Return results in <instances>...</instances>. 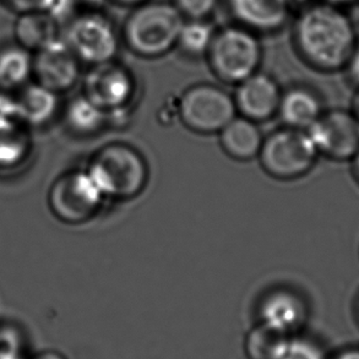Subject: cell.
<instances>
[{
  "label": "cell",
  "mask_w": 359,
  "mask_h": 359,
  "mask_svg": "<svg viewBox=\"0 0 359 359\" xmlns=\"http://www.w3.org/2000/svg\"><path fill=\"white\" fill-rule=\"evenodd\" d=\"M326 3H329V4L336 5V6H344V5H350L353 4L355 1H358V0H324Z\"/></svg>",
  "instance_id": "d6a6232c"
},
{
  "label": "cell",
  "mask_w": 359,
  "mask_h": 359,
  "mask_svg": "<svg viewBox=\"0 0 359 359\" xmlns=\"http://www.w3.org/2000/svg\"><path fill=\"white\" fill-rule=\"evenodd\" d=\"M185 18L172 1H150L134 6L123 27V41L142 58H160L177 47Z\"/></svg>",
  "instance_id": "7a4b0ae2"
},
{
  "label": "cell",
  "mask_w": 359,
  "mask_h": 359,
  "mask_svg": "<svg viewBox=\"0 0 359 359\" xmlns=\"http://www.w3.org/2000/svg\"><path fill=\"white\" fill-rule=\"evenodd\" d=\"M81 64L63 39H58L34 53L32 81L62 96L80 81Z\"/></svg>",
  "instance_id": "8fae6325"
},
{
  "label": "cell",
  "mask_w": 359,
  "mask_h": 359,
  "mask_svg": "<svg viewBox=\"0 0 359 359\" xmlns=\"http://www.w3.org/2000/svg\"><path fill=\"white\" fill-rule=\"evenodd\" d=\"M172 3L185 19H208L216 9L219 0H173Z\"/></svg>",
  "instance_id": "4316f807"
},
{
  "label": "cell",
  "mask_w": 359,
  "mask_h": 359,
  "mask_svg": "<svg viewBox=\"0 0 359 359\" xmlns=\"http://www.w3.org/2000/svg\"><path fill=\"white\" fill-rule=\"evenodd\" d=\"M62 116L65 128L79 137L95 136L109 126L108 113L83 93L64 106Z\"/></svg>",
  "instance_id": "ffe728a7"
},
{
  "label": "cell",
  "mask_w": 359,
  "mask_h": 359,
  "mask_svg": "<svg viewBox=\"0 0 359 359\" xmlns=\"http://www.w3.org/2000/svg\"><path fill=\"white\" fill-rule=\"evenodd\" d=\"M293 41L299 57L324 73L345 70L359 43L350 16L326 1L303 8L294 22Z\"/></svg>",
  "instance_id": "6da1fadb"
},
{
  "label": "cell",
  "mask_w": 359,
  "mask_h": 359,
  "mask_svg": "<svg viewBox=\"0 0 359 359\" xmlns=\"http://www.w3.org/2000/svg\"><path fill=\"white\" fill-rule=\"evenodd\" d=\"M216 29L208 19H185L177 47L190 58H204L212 43Z\"/></svg>",
  "instance_id": "603a6c76"
},
{
  "label": "cell",
  "mask_w": 359,
  "mask_h": 359,
  "mask_svg": "<svg viewBox=\"0 0 359 359\" xmlns=\"http://www.w3.org/2000/svg\"><path fill=\"white\" fill-rule=\"evenodd\" d=\"M259 316L262 324L278 329L288 335H298L308 323L309 308L296 292L281 288L272 291L262 299Z\"/></svg>",
  "instance_id": "4fadbf2b"
},
{
  "label": "cell",
  "mask_w": 359,
  "mask_h": 359,
  "mask_svg": "<svg viewBox=\"0 0 359 359\" xmlns=\"http://www.w3.org/2000/svg\"><path fill=\"white\" fill-rule=\"evenodd\" d=\"M27 359H68L63 353H60L58 351L47 350L39 352L36 355L29 357Z\"/></svg>",
  "instance_id": "4dcf8cb0"
},
{
  "label": "cell",
  "mask_w": 359,
  "mask_h": 359,
  "mask_svg": "<svg viewBox=\"0 0 359 359\" xmlns=\"http://www.w3.org/2000/svg\"><path fill=\"white\" fill-rule=\"evenodd\" d=\"M83 95L103 108L109 126L126 119L136 96V81L130 70L116 60L93 65L83 80Z\"/></svg>",
  "instance_id": "9c48e42d"
},
{
  "label": "cell",
  "mask_w": 359,
  "mask_h": 359,
  "mask_svg": "<svg viewBox=\"0 0 359 359\" xmlns=\"http://www.w3.org/2000/svg\"><path fill=\"white\" fill-rule=\"evenodd\" d=\"M14 96L18 119L32 130L49 126L62 114L60 95L34 81L20 88Z\"/></svg>",
  "instance_id": "9a60e30c"
},
{
  "label": "cell",
  "mask_w": 359,
  "mask_h": 359,
  "mask_svg": "<svg viewBox=\"0 0 359 359\" xmlns=\"http://www.w3.org/2000/svg\"><path fill=\"white\" fill-rule=\"evenodd\" d=\"M14 36L16 44L31 53L62 39L58 20L46 11L19 14L15 21Z\"/></svg>",
  "instance_id": "e0dca14e"
},
{
  "label": "cell",
  "mask_w": 359,
  "mask_h": 359,
  "mask_svg": "<svg viewBox=\"0 0 359 359\" xmlns=\"http://www.w3.org/2000/svg\"><path fill=\"white\" fill-rule=\"evenodd\" d=\"M319 156L306 130L285 126L264 137L257 158L272 178L294 180L308 175Z\"/></svg>",
  "instance_id": "5b68a950"
},
{
  "label": "cell",
  "mask_w": 359,
  "mask_h": 359,
  "mask_svg": "<svg viewBox=\"0 0 359 359\" xmlns=\"http://www.w3.org/2000/svg\"><path fill=\"white\" fill-rule=\"evenodd\" d=\"M34 53L19 44L0 49V88L10 93L32 81Z\"/></svg>",
  "instance_id": "44dd1931"
},
{
  "label": "cell",
  "mask_w": 359,
  "mask_h": 359,
  "mask_svg": "<svg viewBox=\"0 0 359 359\" xmlns=\"http://www.w3.org/2000/svg\"><path fill=\"white\" fill-rule=\"evenodd\" d=\"M107 201L86 168L72 170L59 175L47 194L50 214L70 226L93 219Z\"/></svg>",
  "instance_id": "8992f818"
},
{
  "label": "cell",
  "mask_w": 359,
  "mask_h": 359,
  "mask_svg": "<svg viewBox=\"0 0 359 359\" xmlns=\"http://www.w3.org/2000/svg\"><path fill=\"white\" fill-rule=\"evenodd\" d=\"M352 161H353V170H355V177L359 180V152Z\"/></svg>",
  "instance_id": "e575fe53"
},
{
  "label": "cell",
  "mask_w": 359,
  "mask_h": 359,
  "mask_svg": "<svg viewBox=\"0 0 359 359\" xmlns=\"http://www.w3.org/2000/svg\"><path fill=\"white\" fill-rule=\"evenodd\" d=\"M32 154V129L19 119L0 124V175H13L22 170Z\"/></svg>",
  "instance_id": "2e32d148"
},
{
  "label": "cell",
  "mask_w": 359,
  "mask_h": 359,
  "mask_svg": "<svg viewBox=\"0 0 359 359\" xmlns=\"http://www.w3.org/2000/svg\"><path fill=\"white\" fill-rule=\"evenodd\" d=\"M281 97L276 80L262 72L238 83L233 96L237 112L257 124L276 116Z\"/></svg>",
  "instance_id": "7c38bea8"
},
{
  "label": "cell",
  "mask_w": 359,
  "mask_h": 359,
  "mask_svg": "<svg viewBox=\"0 0 359 359\" xmlns=\"http://www.w3.org/2000/svg\"><path fill=\"white\" fill-rule=\"evenodd\" d=\"M25 339L22 330L10 323H0V359H22Z\"/></svg>",
  "instance_id": "cb8c5ba5"
},
{
  "label": "cell",
  "mask_w": 359,
  "mask_h": 359,
  "mask_svg": "<svg viewBox=\"0 0 359 359\" xmlns=\"http://www.w3.org/2000/svg\"><path fill=\"white\" fill-rule=\"evenodd\" d=\"M327 359H359V344H347L331 352Z\"/></svg>",
  "instance_id": "f1b7e54d"
},
{
  "label": "cell",
  "mask_w": 359,
  "mask_h": 359,
  "mask_svg": "<svg viewBox=\"0 0 359 359\" xmlns=\"http://www.w3.org/2000/svg\"><path fill=\"white\" fill-rule=\"evenodd\" d=\"M324 347L316 341L306 339L301 334L292 337L291 344L283 359H327Z\"/></svg>",
  "instance_id": "484cf974"
},
{
  "label": "cell",
  "mask_w": 359,
  "mask_h": 359,
  "mask_svg": "<svg viewBox=\"0 0 359 359\" xmlns=\"http://www.w3.org/2000/svg\"><path fill=\"white\" fill-rule=\"evenodd\" d=\"M180 121L189 130L211 135L219 134L237 117L233 96L211 83H198L187 88L178 103Z\"/></svg>",
  "instance_id": "ba28073f"
},
{
  "label": "cell",
  "mask_w": 359,
  "mask_h": 359,
  "mask_svg": "<svg viewBox=\"0 0 359 359\" xmlns=\"http://www.w3.org/2000/svg\"><path fill=\"white\" fill-rule=\"evenodd\" d=\"M10 10L18 14L46 11L53 15L58 20L59 11L65 9V6L73 0H1Z\"/></svg>",
  "instance_id": "d4e9b609"
},
{
  "label": "cell",
  "mask_w": 359,
  "mask_h": 359,
  "mask_svg": "<svg viewBox=\"0 0 359 359\" xmlns=\"http://www.w3.org/2000/svg\"><path fill=\"white\" fill-rule=\"evenodd\" d=\"M264 135L255 121L236 117L219 133V144L224 152L236 161L257 158L262 150Z\"/></svg>",
  "instance_id": "d6986e66"
},
{
  "label": "cell",
  "mask_w": 359,
  "mask_h": 359,
  "mask_svg": "<svg viewBox=\"0 0 359 359\" xmlns=\"http://www.w3.org/2000/svg\"><path fill=\"white\" fill-rule=\"evenodd\" d=\"M293 336L259 323L248 332L244 352L248 359H283Z\"/></svg>",
  "instance_id": "7402d4cb"
},
{
  "label": "cell",
  "mask_w": 359,
  "mask_h": 359,
  "mask_svg": "<svg viewBox=\"0 0 359 359\" xmlns=\"http://www.w3.org/2000/svg\"><path fill=\"white\" fill-rule=\"evenodd\" d=\"M60 34L81 63L93 67L117 58L121 37L111 19L102 13L74 15Z\"/></svg>",
  "instance_id": "52a82bcc"
},
{
  "label": "cell",
  "mask_w": 359,
  "mask_h": 359,
  "mask_svg": "<svg viewBox=\"0 0 359 359\" xmlns=\"http://www.w3.org/2000/svg\"><path fill=\"white\" fill-rule=\"evenodd\" d=\"M229 5L238 25L255 34L281 29L291 11L288 0H229Z\"/></svg>",
  "instance_id": "5bb4252c"
},
{
  "label": "cell",
  "mask_w": 359,
  "mask_h": 359,
  "mask_svg": "<svg viewBox=\"0 0 359 359\" xmlns=\"http://www.w3.org/2000/svg\"><path fill=\"white\" fill-rule=\"evenodd\" d=\"M86 170L107 200L134 199L149 182L144 156L133 146L119 142L100 149Z\"/></svg>",
  "instance_id": "3957f363"
},
{
  "label": "cell",
  "mask_w": 359,
  "mask_h": 359,
  "mask_svg": "<svg viewBox=\"0 0 359 359\" xmlns=\"http://www.w3.org/2000/svg\"><path fill=\"white\" fill-rule=\"evenodd\" d=\"M324 112L320 98L309 88H292L282 93L277 116L285 126L308 130Z\"/></svg>",
  "instance_id": "ac0fdd59"
},
{
  "label": "cell",
  "mask_w": 359,
  "mask_h": 359,
  "mask_svg": "<svg viewBox=\"0 0 359 359\" xmlns=\"http://www.w3.org/2000/svg\"><path fill=\"white\" fill-rule=\"evenodd\" d=\"M352 113H353V116H355V119L359 123V93L357 95V97H355V102H353V111H352Z\"/></svg>",
  "instance_id": "836d02e7"
},
{
  "label": "cell",
  "mask_w": 359,
  "mask_h": 359,
  "mask_svg": "<svg viewBox=\"0 0 359 359\" xmlns=\"http://www.w3.org/2000/svg\"><path fill=\"white\" fill-rule=\"evenodd\" d=\"M346 70L348 72V76H350L351 81L355 83V86L358 88L359 91V43L355 52L351 57L350 62L346 67Z\"/></svg>",
  "instance_id": "f546056e"
},
{
  "label": "cell",
  "mask_w": 359,
  "mask_h": 359,
  "mask_svg": "<svg viewBox=\"0 0 359 359\" xmlns=\"http://www.w3.org/2000/svg\"><path fill=\"white\" fill-rule=\"evenodd\" d=\"M112 1L119 5H124V6H137L147 0H112Z\"/></svg>",
  "instance_id": "1f68e13d"
},
{
  "label": "cell",
  "mask_w": 359,
  "mask_h": 359,
  "mask_svg": "<svg viewBox=\"0 0 359 359\" xmlns=\"http://www.w3.org/2000/svg\"><path fill=\"white\" fill-rule=\"evenodd\" d=\"M319 155L334 161H352L359 152V123L345 109L323 112L306 130Z\"/></svg>",
  "instance_id": "30bf717a"
},
{
  "label": "cell",
  "mask_w": 359,
  "mask_h": 359,
  "mask_svg": "<svg viewBox=\"0 0 359 359\" xmlns=\"http://www.w3.org/2000/svg\"><path fill=\"white\" fill-rule=\"evenodd\" d=\"M206 58L221 81L238 85L259 72L262 42L255 32L241 25L227 26L216 31Z\"/></svg>",
  "instance_id": "277c9868"
},
{
  "label": "cell",
  "mask_w": 359,
  "mask_h": 359,
  "mask_svg": "<svg viewBox=\"0 0 359 359\" xmlns=\"http://www.w3.org/2000/svg\"><path fill=\"white\" fill-rule=\"evenodd\" d=\"M15 119H18V116L14 93H8L0 88V124Z\"/></svg>",
  "instance_id": "83f0119b"
},
{
  "label": "cell",
  "mask_w": 359,
  "mask_h": 359,
  "mask_svg": "<svg viewBox=\"0 0 359 359\" xmlns=\"http://www.w3.org/2000/svg\"><path fill=\"white\" fill-rule=\"evenodd\" d=\"M355 321H357V325L359 326V297H358V298H357V301H355Z\"/></svg>",
  "instance_id": "d590c367"
}]
</instances>
